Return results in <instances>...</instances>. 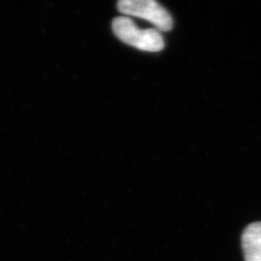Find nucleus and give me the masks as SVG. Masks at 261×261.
Returning <instances> with one entry per match:
<instances>
[{
    "mask_svg": "<svg viewBox=\"0 0 261 261\" xmlns=\"http://www.w3.org/2000/svg\"><path fill=\"white\" fill-rule=\"evenodd\" d=\"M112 30L123 43L144 51L157 53L164 49L165 42L160 31L154 28L141 29L128 17H117L112 20Z\"/></svg>",
    "mask_w": 261,
    "mask_h": 261,
    "instance_id": "obj_1",
    "label": "nucleus"
},
{
    "mask_svg": "<svg viewBox=\"0 0 261 261\" xmlns=\"http://www.w3.org/2000/svg\"><path fill=\"white\" fill-rule=\"evenodd\" d=\"M117 8L123 15L148 20L160 31H169L173 25L170 14L155 0H121Z\"/></svg>",
    "mask_w": 261,
    "mask_h": 261,
    "instance_id": "obj_2",
    "label": "nucleus"
},
{
    "mask_svg": "<svg viewBox=\"0 0 261 261\" xmlns=\"http://www.w3.org/2000/svg\"><path fill=\"white\" fill-rule=\"evenodd\" d=\"M245 261H261V222L249 224L242 234Z\"/></svg>",
    "mask_w": 261,
    "mask_h": 261,
    "instance_id": "obj_3",
    "label": "nucleus"
}]
</instances>
